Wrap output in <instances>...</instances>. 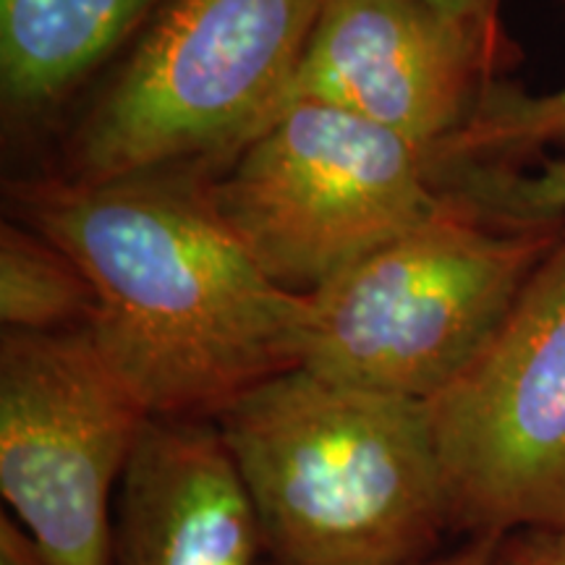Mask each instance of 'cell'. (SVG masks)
Wrapping results in <instances>:
<instances>
[{
	"instance_id": "52a82bcc",
	"label": "cell",
	"mask_w": 565,
	"mask_h": 565,
	"mask_svg": "<svg viewBox=\"0 0 565 565\" xmlns=\"http://www.w3.org/2000/svg\"><path fill=\"white\" fill-rule=\"evenodd\" d=\"M427 414L454 532L565 526V246Z\"/></svg>"
},
{
	"instance_id": "ba28073f",
	"label": "cell",
	"mask_w": 565,
	"mask_h": 565,
	"mask_svg": "<svg viewBox=\"0 0 565 565\" xmlns=\"http://www.w3.org/2000/svg\"><path fill=\"white\" fill-rule=\"evenodd\" d=\"M479 55L482 34L422 0H324L270 118L294 103L330 105L414 141L433 158L475 108L469 95Z\"/></svg>"
},
{
	"instance_id": "7c38bea8",
	"label": "cell",
	"mask_w": 565,
	"mask_h": 565,
	"mask_svg": "<svg viewBox=\"0 0 565 565\" xmlns=\"http://www.w3.org/2000/svg\"><path fill=\"white\" fill-rule=\"evenodd\" d=\"M565 139V87L545 95L494 89L475 103L469 118L433 150L435 171L471 166L487 154L532 150Z\"/></svg>"
},
{
	"instance_id": "2e32d148",
	"label": "cell",
	"mask_w": 565,
	"mask_h": 565,
	"mask_svg": "<svg viewBox=\"0 0 565 565\" xmlns=\"http://www.w3.org/2000/svg\"><path fill=\"white\" fill-rule=\"evenodd\" d=\"M0 565H42L32 542L9 515L0 519Z\"/></svg>"
},
{
	"instance_id": "30bf717a",
	"label": "cell",
	"mask_w": 565,
	"mask_h": 565,
	"mask_svg": "<svg viewBox=\"0 0 565 565\" xmlns=\"http://www.w3.org/2000/svg\"><path fill=\"white\" fill-rule=\"evenodd\" d=\"M158 0H0L6 100L38 108L95 68Z\"/></svg>"
},
{
	"instance_id": "9a60e30c",
	"label": "cell",
	"mask_w": 565,
	"mask_h": 565,
	"mask_svg": "<svg viewBox=\"0 0 565 565\" xmlns=\"http://www.w3.org/2000/svg\"><path fill=\"white\" fill-rule=\"evenodd\" d=\"M422 3L463 30L482 34L494 0H422Z\"/></svg>"
},
{
	"instance_id": "5bb4252c",
	"label": "cell",
	"mask_w": 565,
	"mask_h": 565,
	"mask_svg": "<svg viewBox=\"0 0 565 565\" xmlns=\"http://www.w3.org/2000/svg\"><path fill=\"white\" fill-rule=\"evenodd\" d=\"M492 565H565V526L521 529L500 536Z\"/></svg>"
},
{
	"instance_id": "e0dca14e",
	"label": "cell",
	"mask_w": 565,
	"mask_h": 565,
	"mask_svg": "<svg viewBox=\"0 0 565 565\" xmlns=\"http://www.w3.org/2000/svg\"><path fill=\"white\" fill-rule=\"evenodd\" d=\"M500 536H471L463 547L454 550L450 555L427 557V561L412 565H492L494 547H498Z\"/></svg>"
},
{
	"instance_id": "5b68a950",
	"label": "cell",
	"mask_w": 565,
	"mask_h": 565,
	"mask_svg": "<svg viewBox=\"0 0 565 565\" xmlns=\"http://www.w3.org/2000/svg\"><path fill=\"white\" fill-rule=\"evenodd\" d=\"M324 0H168L76 141L79 179L236 152L299 66Z\"/></svg>"
},
{
	"instance_id": "4fadbf2b",
	"label": "cell",
	"mask_w": 565,
	"mask_h": 565,
	"mask_svg": "<svg viewBox=\"0 0 565 565\" xmlns=\"http://www.w3.org/2000/svg\"><path fill=\"white\" fill-rule=\"evenodd\" d=\"M454 196L487 221L494 217L515 228H542L565 212V150L532 173L461 166Z\"/></svg>"
},
{
	"instance_id": "7a4b0ae2",
	"label": "cell",
	"mask_w": 565,
	"mask_h": 565,
	"mask_svg": "<svg viewBox=\"0 0 565 565\" xmlns=\"http://www.w3.org/2000/svg\"><path fill=\"white\" fill-rule=\"evenodd\" d=\"M273 565H412L454 532L427 404L291 370L212 419Z\"/></svg>"
},
{
	"instance_id": "6da1fadb",
	"label": "cell",
	"mask_w": 565,
	"mask_h": 565,
	"mask_svg": "<svg viewBox=\"0 0 565 565\" xmlns=\"http://www.w3.org/2000/svg\"><path fill=\"white\" fill-rule=\"evenodd\" d=\"M17 204L89 282L82 328L150 416L217 419L303 364L309 294L254 263L202 181L160 171L40 181Z\"/></svg>"
},
{
	"instance_id": "9c48e42d",
	"label": "cell",
	"mask_w": 565,
	"mask_h": 565,
	"mask_svg": "<svg viewBox=\"0 0 565 565\" xmlns=\"http://www.w3.org/2000/svg\"><path fill=\"white\" fill-rule=\"evenodd\" d=\"M257 511L212 419L150 416L113 515V565H257Z\"/></svg>"
},
{
	"instance_id": "3957f363",
	"label": "cell",
	"mask_w": 565,
	"mask_h": 565,
	"mask_svg": "<svg viewBox=\"0 0 565 565\" xmlns=\"http://www.w3.org/2000/svg\"><path fill=\"white\" fill-rule=\"evenodd\" d=\"M553 242L542 228L492 231L454 196L309 294L301 366L427 404L490 343Z\"/></svg>"
},
{
	"instance_id": "277c9868",
	"label": "cell",
	"mask_w": 565,
	"mask_h": 565,
	"mask_svg": "<svg viewBox=\"0 0 565 565\" xmlns=\"http://www.w3.org/2000/svg\"><path fill=\"white\" fill-rule=\"evenodd\" d=\"M204 194L282 288L312 294L454 202L427 150L353 113L294 103L238 147Z\"/></svg>"
},
{
	"instance_id": "8fae6325",
	"label": "cell",
	"mask_w": 565,
	"mask_h": 565,
	"mask_svg": "<svg viewBox=\"0 0 565 565\" xmlns=\"http://www.w3.org/2000/svg\"><path fill=\"white\" fill-rule=\"evenodd\" d=\"M92 291L66 252L6 223L0 233V320L17 333H55L71 322L87 324Z\"/></svg>"
},
{
	"instance_id": "8992f818",
	"label": "cell",
	"mask_w": 565,
	"mask_h": 565,
	"mask_svg": "<svg viewBox=\"0 0 565 565\" xmlns=\"http://www.w3.org/2000/svg\"><path fill=\"white\" fill-rule=\"evenodd\" d=\"M147 419L84 328L6 330L0 492L42 565H113V500Z\"/></svg>"
}]
</instances>
